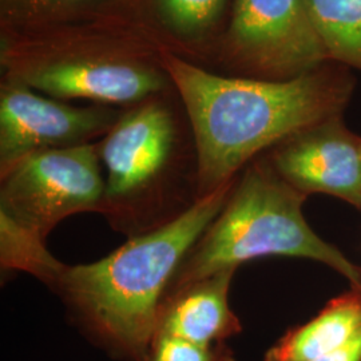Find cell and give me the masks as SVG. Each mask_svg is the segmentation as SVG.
I'll use <instances>...</instances> for the list:
<instances>
[{
	"label": "cell",
	"mask_w": 361,
	"mask_h": 361,
	"mask_svg": "<svg viewBox=\"0 0 361 361\" xmlns=\"http://www.w3.org/2000/svg\"><path fill=\"white\" fill-rule=\"evenodd\" d=\"M164 66L192 123L198 197L234 180L262 150L341 116L352 94L348 77L322 67L277 80L221 77L173 54Z\"/></svg>",
	"instance_id": "cell-1"
},
{
	"label": "cell",
	"mask_w": 361,
	"mask_h": 361,
	"mask_svg": "<svg viewBox=\"0 0 361 361\" xmlns=\"http://www.w3.org/2000/svg\"><path fill=\"white\" fill-rule=\"evenodd\" d=\"M233 186L234 180L198 197L177 217L101 261L63 265L52 288L106 348L130 361L146 360L166 289Z\"/></svg>",
	"instance_id": "cell-2"
},
{
	"label": "cell",
	"mask_w": 361,
	"mask_h": 361,
	"mask_svg": "<svg viewBox=\"0 0 361 361\" xmlns=\"http://www.w3.org/2000/svg\"><path fill=\"white\" fill-rule=\"evenodd\" d=\"M308 195L273 169L256 162L234 183L231 195L176 273L170 292L240 264L269 256L308 258L343 274L361 289V268L312 231L302 214Z\"/></svg>",
	"instance_id": "cell-3"
},
{
	"label": "cell",
	"mask_w": 361,
	"mask_h": 361,
	"mask_svg": "<svg viewBox=\"0 0 361 361\" xmlns=\"http://www.w3.org/2000/svg\"><path fill=\"white\" fill-rule=\"evenodd\" d=\"M99 159L91 143L27 155L1 176L0 216L44 241L68 216L109 213Z\"/></svg>",
	"instance_id": "cell-4"
},
{
	"label": "cell",
	"mask_w": 361,
	"mask_h": 361,
	"mask_svg": "<svg viewBox=\"0 0 361 361\" xmlns=\"http://www.w3.org/2000/svg\"><path fill=\"white\" fill-rule=\"evenodd\" d=\"M228 42L244 65L277 80L329 61L307 0H234Z\"/></svg>",
	"instance_id": "cell-5"
},
{
	"label": "cell",
	"mask_w": 361,
	"mask_h": 361,
	"mask_svg": "<svg viewBox=\"0 0 361 361\" xmlns=\"http://www.w3.org/2000/svg\"><path fill=\"white\" fill-rule=\"evenodd\" d=\"M116 121V111L109 107H74L7 80L0 92L1 176L27 155L89 143Z\"/></svg>",
	"instance_id": "cell-6"
},
{
	"label": "cell",
	"mask_w": 361,
	"mask_h": 361,
	"mask_svg": "<svg viewBox=\"0 0 361 361\" xmlns=\"http://www.w3.org/2000/svg\"><path fill=\"white\" fill-rule=\"evenodd\" d=\"M8 80L54 98H80L99 104H133L165 87L152 66L123 55L67 52L19 63Z\"/></svg>",
	"instance_id": "cell-7"
},
{
	"label": "cell",
	"mask_w": 361,
	"mask_h": 361,
	"mask_svg": "<svg viewBox=\"0 0 361 361\" xmlns=\"http://www.w3.org/2000/svg\"><path fill=\"white\" fill-rule=\"evenodd\" d=\"M271 165L298 192L328 194L361 209V137L335 116L276 146Z\"/></svg>",
	"instance_id": "cell-8"
},
{
	"label": "cell",
	"mask_w": 361,
	"mask_h": 361,
	"mask_svg": "<svg viewBox=\"0 0 361 361\" xmlns=\"http://www.w3.org/2000/svg\"><path fill=\"white\" fill-rule=\"evenodd\" d=\"M176 129L168 109L149 102L118 118L99 147L107 170L106 204L133 201L145 193L168 165Z\"/></svg>",
	"instance_id": "cell-9"
},
{
	"label": "cell",
	"mask_w": 361,
	"mask_h": 361,
	"mask_svg": "<svg viewBox=\"0 0 361 361\" xmlns=\"http://www.w3.org/2000/svg\"><path fill=\"white\" fill-rule=\"evenodd\" d=\"M234 271H217L168 293L159 310L155 334L176 336L202 345L225 343L241 334V322L229 307Z\"/></svg>",
	"instance_id": "cell-10"
},
{
	"label": "cell",
	"mask_w": 361,
	"mask_h": 361,
	"mask_svg": "<svg viewBox=\"0 0 361 361\" xmlns=\"http://www.w3.org/2000/svg\"><path fill=\"white\" fill-rule=\"evenodd\" d=\"M361 332V289L332 298L314 319L288 331L262 361H310L347 345Z\"/></svg>",
	"instance_id": "cell-11"
},
{
	"label": "cell",
	"mask_w": 361,
	"mask_h": 361,
	"mask_svg": "<svg viewBox=\"0 0 361 361\" xmlns=\"http://www.w3.org/2000/svg\"><path fill=\"white\" fill-rule=\"evenodd\" d=\"M329 61L361 70V0H307Z\"/></svg>",
	"instance_id": "cell-12"
},
{
	"label": "cell",
	"mask_w": 361,
	"mask_h": 361,
	"mask_svg": "<svg viewBox=\"0 0 361 361\" xmlns=\"http://www.w3.org/2000/svg\"><path fill=\"white\" fill-rule=\"evenodd\" d=\"M0 225L3 267L28 271L52 285L63 264L52 257L44 241L4 216H0Z\"/></svg>",
	"instance_id": "cell-13"
},
{
	"label": "cell",
	"mask_w": 361,
	"mask_h": 361,
	"mask_svg": "<svg viewBox=\"0 0 361 361\" xmlns=\"http://www.w3.org/2000/svg\"><path fill=\"white\" fill-rule=\"evenodd\" d=\"M161 23L174 35L195 39L219 22L228 0H153Z\"/></svg>",
	"instance_id": "cell-14"
},
{
	"label": "cell",
	"mask_w": 361,
	"mask_h": 361,
	"mask_svg": "<svg viewBox=\"0 0 361 361\" xmlns=\"http://www.w3.org/2000/svg\"><path fill=\"white\" fill-rule=\"evenodd\" d=\"M145 361H235L225 343L202 345L189 340L155 334Z\"/></svg>",
	"instance_id": "cell-15"
},
{
	"label": "cell",
	"mask_w": 361,
	"mask_h": 361,
	"mask_svg": "<svg viewBox=\"0 0 361 361\" xmlns=\"http://www.w3.org/2000/svg\"><path fill=\"white\" fill-rule=\"evenodd\" d=\"M99 0H1L3 10L18 20L40 22L86 8Z\"/></svg>",
	"instance_id": "cell-16"
},
{
	"label": "cell",
	"mask_w": 361,
	"mask_h": 361,
	"mask_svg": "<svg viewBox=\"0 0 361 361\" xmlns=\"http://www.w3.org/2000/svg\"><path fill=\"white\" fill-rule=\"evenodd\" d=\"M310 361H361V332L343 348Z\"/></svg>",
	"instance_id": "cell-17"
}]
</instances>
